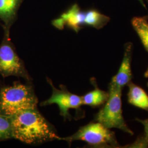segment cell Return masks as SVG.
<instances>
[{
	"mask_svg": "<svg viewBox=\"0 0 148 148\" xmlns=\"http://www.w3.org/2000/svg\"><path fill=\"white\" fill-rule=\"evenodd\" d=\"M13 138L28 144L62 140L37 108L21 111L11 117Z\"/></svg>",
	"mask_w": 148,
	"mask_h": 148,
	"instance_id": "6da1fadb",
	"label": "cell"
},
{
	"mask_svg": "<svg viewBox=\"0 0 148 148\" xmlns=\"http://www.w3.org/2000/svg\"><path fill=\"white\" fill-rule=\"evenodd\" d=\"M37 99L31 86L14 82L0 90V114L13 116L22 111L37 108Z\"/></svg>",
	"mask_w": 148,
	"mask_h": 148,
	"instance_id": "7a4b0ae2",
	"label": "cell"
},
{
	"mask_svg": "<svg viewBox=\"0 0 148 148\" xmlns=\"http://www.w3.org/2000/svg\"><path fill=\"white\" fill-rule=\"evenodd\" d=\"M122 90L116 85L110 83L108 99L96 115L95 120L109 129L117 128L133 135L132 131L128 127L122 115Z\"/></svg>",
	"mask_w": 148,
	"mask_h": 148,
	"instance_id": "3957f363",
	"label": "cell"
},
{
	"mask_svg": "<svg viewBox=\"0 0 148 148\" xmlns=\"http://www.w3.org/2000/svg\"><path fill=\"white\" fill-rule=\"evenodd\" d=\"M66 142L82 140L92 146H106V147L119 148L114 132L103 126L99 122L90 123L81 127L71 136L62 138Z\"/></svg>",
	"mask_w": 148,
	"mask_h": 148,
	"instance_id": "277c9868",
	"label": "cell"
},
{
	"mask_svg": "<svg viewBox=\"0 0 148 148\" xmlns=\"http://www.w3.org/2000/svg\"><path fill=\"white\" fill-rule=\"evenodd\" d=\"M10 32L4 31L0 44V75L21 77L29 81V76L23 62L16 52V48L10 38Z\"/></svg>",
	"mask_w": 148,
	"mask_h": 148,
	"instance_id": "5b68a950",
	"label": "cell"
},
{
	"mask_svg": "<svg viewBox=\"0 0 148 148\" xmlns=\"http://www.w3.org/2000/svg\"><path fill=\"white\" fill-rule=\"evenodd\" d=\"M51 85L53 87L52 84ZM52 104H57L60 115L64 117H67L69 116L70 109H78L82 105V97L71 93L66 90H58L53 87V93L51 97L41 103V106Z\"/></svg>",
	"mask_w": 148,
	"mask_h": 148,
	"instance_id": "8992f818",
	"label": "cell"
},
{
	"mask_svg": "<svg viewBox=\"0 0 148 148\" xmlns=\"http://www.w3.org/2000/svg\"><path fill=\"white\" fill-rule=\"evenodd\" d=\"M85 12L75 3L59 18L53 20L52 23L56 28L62 30L64 25H67L75 32H78L85 25Z\"/></svg>",
	"mask_w": 148,
	"mask_h": 148,
	"instance_id": "52a82bcc",
	"label": "cell"
},
{
	"mask_svg": "<svg viewBox=\"0 0 148 148\" xmlns=\"http://www.w3.org/2000/svg\"><path fill=\"white\" fill-rule=\"evenodd\" d=\"M132 54V43L128 42L125 45V51L121 65L116 75L111 79V83L123 88L131 82L132 74L131 60Z\"/></svg>",
	"mask_w": 148,
	"mask_h": 148,
	"instance_id": "ba28073f",
	"label": "cell"
},
{
	"mask_svg": "<svg viewBox=\"0 0 148 148\" xmlns=\"http://www.w3.org/2000/svg\"><path fill=\"white\" fill-rule=\"evenodd\" d=\"M24 0H0V20L3 22V31L10 29L17 18L18 11Z\"/></svg>",
	"mask_w": 148,
	"mask_h": 148,
	"instance_id": "9c48e42d",
	"label": "cell"
},
{
	"mask_svg": "<svg viewBox=\"0 0 148 148\" xmlns=\"http://www.w3.org/2000/svg\"><path fill=\"white\" fill-rule=\"evenodd\" d=\"M128 101L130 104L148 111V95L145 90L132 82L128 85Z\"/></svg>",
	"mask_w": 148,
	"mask_h": 148,
	"instance_id": "30bf717a",
	"label": "cell"
},
{
	"mask_svg": "<svg viewBox=\"0 0 148 148\" xmlns=\"http://www.w3.org/2000/svg\"><path fill=\"white\" fill-rule=\"evenodd\" d=\"M131 24L148 52V16L134 17L131 20Z\"/></svg>",
	"mask_w": 148,
	"mask_h": 148,
	"instance_id": "8fae6325",
	"label": "cell"
},
{
	"mask_svg": "<svg viewBox=\"0 0 148 148\" xmlns=\"http://www.w3.org/2000/svg\"><path fill=\"white\" fill-rule=\"evenodd\" d=\"M110 19V17L101 14L96 10L91 9L85 12V25L97 29L106 26Z\"/></svg>",
	"mask_w": 148,
	"mask_h": 148,
	"instance_id": "7c38bea8",
	"label": "cell"
},
{
	"mask_svg": "<svg viewBox=\"0 0 148 148\" xmlns=\"http://www.w3.org/2000/svg\"><path fill=\"white\" fill-rule=\"evenodd\" d=\"M109 97V93L98 88L82 97V104L90 106H98L106 103Z\"/></svg>",
	"mask_w": 148,
	"mask_h": 148,
	"instance_id": "4fadbf2b",
	"label": "cell"
},
{
	"mask_svg": "<svg viewBox=\"0 0 148 148\" xmlns=\"http://www.w3.org/2000/svg\"><path fill=\"white\" fill-rule=\"evenodd\" d=\"M12 138L13 134L11 118L0 114V142Z\"/></svg>",
	"mask_w": 148,
	"mask_h": 148,
	"instance_id": "5bb4252c",
	"label": "cell"
},
{
	"mask_svg": "<svg viewBox=\"0 0 148 148\" xmlns=\"http://www.w3.org/2000/svg\"><path fill=\"white\" fill-rule=\"evenodd\" d=\"M136 120L140 122L144 127V133L134 141V142L128 145L125 148H145L148 147V119L141 120L137 119Z\"/></svg>",
	"mask_w": 148,
	"mask_h": 148,
	"instance_id": "9a60e30c",
	"label": "cell"
},
{
	"mask_svg": "<svg viewBox=\"0 0 148 148\" xmlns=\"http://www.w3.org/2000/svg\"><path fill=\"white\" fill-rule=\"evenodd\" d=\"M139 2H140V3H141V5H143V7H144V8H147V7H146V6L145 5V4H144V1H143V0H138Z\"/></svg>",
	"mask_w": 148,
	"mask_h": 148,
	"instance_id": "2e32d148",
	"label": "cell"
},
{
	"mask_svg": "<svg viewBox=\"0 0 148 148\" xmlns=\"http://www.w3.org/2000/svg\"><path fill=\"white\" fill-rule=\"evenodd\" d=\"M144 77H148V68L144 73Z\"/></svg>",
	"mask_w": 148,
	"mask_h": 148,
	"instance_id": "e0dca14e",
	"label": "cell"
},
{
	"mask_svg": "<svg viewBox=\"0 0 148 148\" xmlns=\"http://www.w3.org/2000/svg\"><path fill=\"white\" fill-rule=\"evenodd\" d=\"M3 85V84H2V82L0 81V90H1V87H2V86Z\"/></svg>",
	"mask_w": 148,
	"mask_h": 148,
	"instance_id": "ac0fdd59",
	"label": "cell"
},
{
	"mask_svg": "<svg viewBox=\"0 0 148 148\" xmlns=\"http://www.w3.org/2000/svg\"><path fill=\"white\" fill-rule=\"evenodd\" d=\"M146 1H147V2L148 3V0H146Z\"/></svg>",
	"mask_w": 148,
	"mask_h": 148,
	"instance_id": "d6986e66",
	"label": "cell"
},
{
	"mask_svg": "<svg viewBox=\"0 0 148 148\" xmlns=\"http://www.w3.org/2000/svg\"><path fill=\"white\" fill-rule=\"evenodd\" d=\"M147 86H148V83H147Z\"/></svg>",
	"mask_w": 148,
	"mask_h": 148,
	"instance_id": "ffe728a7",
	"label": "cell"
}]
</instances>
